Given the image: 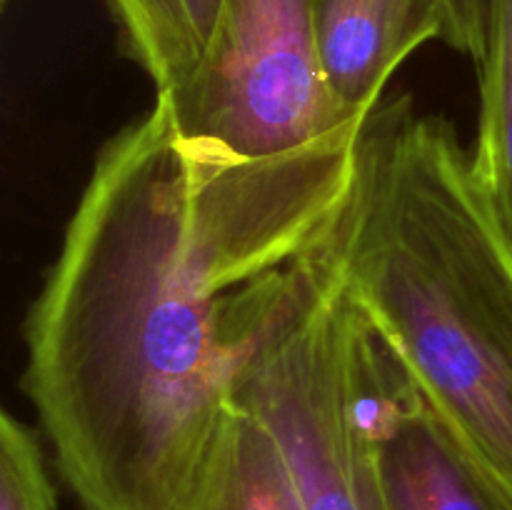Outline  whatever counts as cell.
<instances>
[{"instance_id": "cell-9", "label": "cell", "mask_w": 512, "mask_h": 510, "mask_svg": "<svg viewBox=\"0 0 512 510\" xmlns=\"http://www.w3.org/2000/svg\"><path fill=\"white\" fill-rule=\"evenodd\" d=\"M473 168L512 248V0H488Z\"/></svg>"}, {"instance_id": "cell-5", "label": "cell", "mask_w": 512, "mask_h": 510, "mask_svg": "<svg viewBox=\"0 0 512 510\" xmlns=\"http://www.w3.org/2000/svg\"><path fill=\"white\" fill-rule=\"evenodd\" d=\"M325 78L353 115L385 98L395 70L430 40H443L448 0H313Z\"/></svg>"}, {"instance_id": "cell-4", "label": "cell", "mask_w": 512, "mask_h": 510, "mask_svg": "<svg viewBox=\"0 0 512 510\" xmlns=\"http://www.w3.org/2000/svg\"><path fill=\"white\" fill-rule=\"evenodd\" d=\"M155 98L185 135L248 158L305 148L368 118L345 110L325 78L313 0H223L195 73Z\"/></svg>"}, {"instance_id": "cell-10", "label": "cell", "mask_w": 512, "mask_h": 510, "mask_svg": "<svg viewBox=\"0 0 512 510\" xmlns=\"http://www.w3.org/2000/svg\"><path fill=\"white\" fill-rule=\"evenodd\" d=\"M0 510H58L43 445L10 410L0 415Z\"/></svg>"}, {"instance_id": "cell-11", "label": "cell", "mask_w": 512, "mask_h": 510, "mask_svg": "<svg viewBox=\"0 0 512 510\" xmlns=\"http://www.w3.org/2000/svg\"><path fill=\"white\" fill-rule=\"evenodd\" d=\"M488 0H448V25L443 43L478 63L485 50Z\"/></svg>"}, {"instance_id": "cell-1", "label": "cell", "mask_w": 512, "mask_h": 510, "mask_svg": "<svg viewBox=\"0 0 512 510\" xmlns=\"http://www.w3.org/2000/svg\"><path fill=\"white\" fill-rule=\"evenodd\" d=\"M363 123L248 158L155 98L105 140L23 323L20 385L80 510H183L233 408L240 313L325 245Z\"/></svg>"}, {"instance_id": "cell-2", "label": "cell", "mask_w": 512, "mask_h": 510, "mask_svg": "<svg viewBox=\"0 0 512 510\" xmlns=\"http://www.w3.org/2000/svg\"><path fill=\"white\" fill-rule=\"evenodd\" d=\"M323 255L445 438L512 510V248L448 118L410 95L370 110Z\"/></svg>"}, {"instance_id": "cell-3", "label": "cell", "mask_w": 512, "mask_h": 510, "mask_svg": "<svg viewBox=\"0 0 512 510\" xmlns=\"http://www.w3.org/2000/svg\"><path fill=\"white\" fill-rule=\"evenodd\" d=\"M393 373L343 293L270 315L235 365L233 405L278 448L300 510H390L383 473Z\"/></svg>"}, {"instance_id": "cell-8", "label": "cell", "mask_w": 512, "mask_h": 510, "mask_svg": "<svg viewBox=\"0 0 512 510\" xmlns=\"http://www.w3.org/2000/svg\"><path fill=\"white\" fill-rule=\"evenodd\" d=\"M120 50L155 93L188 83L213 38L223 0H105Z\"/></svg>"}, {"instance_id": "cell-6", "label": "cell", "mask_w": 512, "mask_h": 510, "mask_svg": "<svg viewBox=\"0 0 512 510\" xmlns=\"http://www.w3.org/2000/svg\"><path fill=\"white\" fill-rule=\"evenodd\" d=\"M383 473L390 510H503L445 438L408 375L390 400Z\"/></svg>"}, {"instance_id": "cell-7", "label": "cell", "mask_w": 512, "mask_h": 510, "mask_svg": "<svg viewBox=\"0 0 512 510\" xmlns=\"http://www.w3.org/2000/svg\"><path fill=\"white\" fill-rule=\"evenodd\" d=\"M183 510H300V503L270 435L233 405Z\"/></svg>"}]
</instances>
